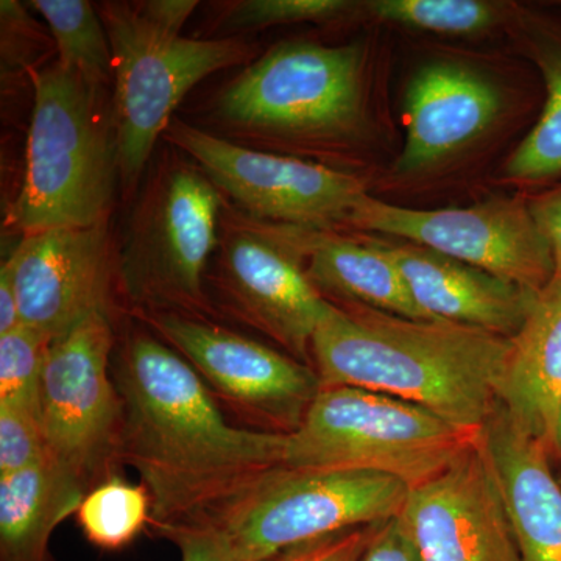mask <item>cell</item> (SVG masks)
<instances>
[{
	"mask_svg": "<svg viewBox=\"0 0 561 561\" xmlns=\"http://www.w3.org/2000/svg\"><path fill=\"white\" fill-rule=\"evenodd\" d=\"M113 51V127L117 169L127 190L136 186L173 111L210 73L242 65V39H191L150 21L138 3H102Z\"/></svg>",
	"mask_w": 561,
	"mask_h": 561,
	"instance_id": "obj_6",
	"label": "cell"
},
{
	"mask_svg": "<svg viewBox=\"0 0 561 561\" xmlns=\"http://www.w3.org/2000/svg\"><path fill=\"white\" fill-rule=\"evenodd\" d=\"M400 518L424 561H522L479 438L448 468L409 490Z\"/></svg>",
	"mask_w": 561,
	"mask_h": 561,
	"instance_id": "obj_14",
	"label": "cell"
},
{
	"mask_svg": "<svg viewBox=\"0 0 561 561\" xmlns=\"http://www.w3.org/2000/svg\"><path fill=\"white\" fill-rule=\"evenodd\" d=\"M522 561H561V485L548 449L496 409L479 435Z\"/></svg>",
	"mask_w": 561,
	"mask_h": 561,
	"instance_id": "obj_18",
	"label": "cell"
},
{
	"mask_svg": "<svg viewBox=\"0 0 561 561\" xmlns=\"http://www.w3.org/2000/svg\"><path fill=\"white\" fill-rule=\"evenodd\" d=\"M20 301H18L16 283L9 260L0 267V335L21 327Z\"/></svg>",
	"mask_w": 561,
	"mask_h": 561,
	"instance_id": "obj_34",
	"label": "cell"
},
{
	"mask_svg": "<svg viewBox=\"0 0 561 561\" xmlns=\"http://www.w3.org/2000/svg\"><path fill=\"white\" fill-rule=\"evenodd\" d=\"M219 249V289L232 312L289 356L309 359L313 334L331 301L302 265L301 228L225 213Z\"/></svg>",
	"mask_w": 561,
	"mask_h": 561,
	"instance_id": "obj_11",
	"label": "cell"
},
{
	"mask_svg": "<svg viewBox=\"0 0 561 561\" xmlns=\"http://www.w3.org/2000/svg\"><path fill=\"white\" fill-rule=\"evenodd\" d=\"M379 524L354 527L302 542L261 561H359Z\"/></svg>",
	"mask_w": 561,
	"mask_h": 561,
	"instance_id": "obj_29",
	"label": "cell"
},
{
	"mask_svg": "<svg viewBox=\"0 0 561 561\" xmlns=\"http://www.w3.org/2000/svg\"><path fill=\"white\" fill-rule=\"evenodd\" d=\"M348 225L426 247L534 291L556 273L529 203L493 198L470 208L411 209L365 195Z\"/></svg>",
	"mask_w": 561,
	"mask_h": 561,
	"instance_id": "obj_13",
	"label": "cell"
},
{
	"mask_svg": "<svg viewBox=\"0 0 561 561\" xmlns=\"http://www.w3.org/2000/svg\"><path fill=\"white\" fill-rule=\"evenodd\" d=\"M531 216L551 247L556 273L561 275V187L529 203Z\"/></svg>",
	"mask_w": 561,
	"mask_h": 561,
	"instance_id": "obj_32",
	"label": "cell"
},
{
	"mask_svg": "<svg viewBox=\"0 0 561 561\" xmlns=\"http://www.w3.org/2000/svg\"><path fill=\"white\" fill-rule=\"evenodd\" d=\"M114 346L110 313H95L51 341L39 383L47 454L88 493L122 465L124 402L111 375Z\"/></svg>",
	"mask_w": 561,
	"mask_h": 561,
	"instance_id": "obj_9",
	"label": "cell"
},
{
	"mask_svg": "<svg viewBox=\"0 0 561 561\" xmlns=\"http://www.w3.org/2000/svg\"><path fill=\"white\" fill-rule=\"evenodd\" d=\"M50 339L31 327L0 335V402L39 404V383Z\"/></svg>",
	"mask_w": 561,
	"mask_h": 561,
	"instance_id": "obj_26",
	"label": "cell"
},
{
	"mask_svg": "<svg viewBox=\"0 0 561 561\" xmlns=\"http://www.w3.org/2000/svg\"><path fill=\"white\" fill-rule=\"evenodd\" d=\"M7 260L13 268L22 324L50 341L95 313H110L117 261L106 221L24 234Z\"/></svg>",
	"mask_w": 561,
	"mask_h": 561,
	"instance_id": "obj_15",
	"label": "cell"
},
{
	"mask_svg": "<svg viewBox=\"0 0 561 561\" xmlns=\"http://www.w3.org/2000/svg\"><path fill=\"white\" fill-rule=\"evenodd\" d=\"M413 301L430 320L449 321L513 339L538 291L415 243H386Z\"/></svg>",
	"mask_w": 561,
	"mask_h": 561,
	"instance_id": "obj_16",
	"label": "cell"
},
{
	"mask_svg": "<svg viewBox=\"0 0 561 561\" xmlns=\"http://www.w3.org/2000/svg\"><path fill=\"white\" fill-rule=\"evenodd\" d=\"M49 25L62 68L73 70L92 87L108 83L113 51L102 18L87 0H32Z\"/></svg>",
	"mask_w": 561,
	"mask_h": 561,
	"instance_id": "obj_23",
	"label": "cell"
},
{
	"mask_svg": "<svg viewBox=\"0 0 561 561\" xmlns=\"http://www.w3.org/2000/svg\"><path fill=\"white\" fill-rule=\"evenodd\" d=\"M500 110V91L481 73L453 62L424 66L405 92V140L397 171L420 172L463 149Z\"/></svg>",
	"mask_w": 561,
	"mask_h": 561,
	"instance_id": "obj_17",
	"label": "cell"
},
{
	"mask_svg": "<svg viewBox=\"0 0 561 561\" xmlns=\"http://www.w3.org/2000/svg\"><path fill=\"white\" fill-rule=\"evenodd\" d=\"M164 136L253 219L323 231L348 224L351 213L367 195L362 181L350 173L249 149L186 122L173 119Z\"/></svg>",
	"mask_w": 561,
	"mask_h": 561,
	"instance_id": "obj_10",
	"label": "cell"
},
{
	"mask_svg": "<svg viewBox=\"0 0 561 561\" xmlns=\"http://www.w3.org/2000/svg\"><path fill=\"white\" fill-rule=\"evenodd\" d=\"M556 456H560L561 457V408H560V413H559V420H557Z\"/></svg>",
	"mask_w": 561,
	"mask_h": 561,
	"instance_id": "obj_35",
	"label": "cell"
},
{
	"mask_svg": "<svg viewBox=\"0 0 561 561\" xmlns=\"http://www.w3.org/2000/svg\"><path fill=\"white\" fill-rule=\"evenodd\" d=\"M221 192L186 164L162 168L136 206L117 260L122 287L142 313L206 319V265L219 247Z\"/></svg>",
	"mask_w": 561,
	"mask_h": 561,
	"instance_id": "obj_7",
	"label": "cell"
},
{
	"mask_svg": "<svg viewBox=\"0 0 561 561\" xmlns=\"http://www.w3.org/2000/svg\"><path fill=\"white\" fill-rule=\"evenodd\" d=\"M31 76L25 175L7 225L24 236L103 224L119 169L116 138L99 111L101 88L58 61Z\"/></svg>",
	"mask_w": 561,
	"mask_h": 561,
	"instance_id": "obj_3",
	"label": "cell"
},
{
	"mask_svg": "<svg viewBox=\"0 0 561 561\" xmlns=\"http://www.w3.org/2000/svg\"><path fill=\"white\" fill-rule=\"evenodd\" d=\"M362 9L381 22L451 36L489 31L504 16V7L485 0H373Z\"/></svg>",
	"mask_w": 561,
	"mask_h": 561,
	"instance_id": "obj_25",
	"label": "cell"
},
{
	"mask_svg": "<svg viewBox=\"0 0 561 561\" xmlns=\"http://www.w3.org/2000/svg\"><path fill=\"white\" fill-rule=\"evenodd\" d=\"M409 490L401 479L378 471L280 465L203 526L219 531L236 560L261 561L302 542L394 518Z\"/></svg>",
	"mask_w": 561,
	"mask_h": 561,
	"instance_id": "obj_5",
	"label": "cell"
},
{
	"mask_svg": "<svg viewBox=\"0 0 561 561\" xmlns=\"http://www.w3.org/2000/svg\"><path fill=\"white\" fill-rule=\"evenodd\" d=\"M77 522L87 540L103 551H121L151 523L149 490L119 474L92 489L81 501Z\"/></svg>",
	"mask_w": 561,
	"mask_h": 561,
	"instance_id": "obj_24",
	"label": "cell"
},
{
	"mask_svg": "<svg viewBox=\"0 0 561 561\" xmlns=\"http://www.w3.org/2000/svg\"><path fill=\"white\" fill-rule=\"evenodd\" d=\"M217 110L228 127L254 138H345L364 113V54L359 46L280 43L221 91Z\"/></svg>",
	"mask_w": 561,
	"mask_h": 561,
	"instance_id": "obj_8",
	"label": "cell"
},
{
	"mask_svg": "<svg viewBox=\"0 0 561 561\" xmlns=\"http://www.w3.org/2000/svg\"><path fill=\"white\" fill-rule=\"evenodd\" d=\"M360 9L348 0H243L225 16L230 31H257L273 25L343 20Z\"/></svg>",
	"mask_w": 561,
	"mask_h": 561,
	"instance_id": "obj_27",
	"label": "cell"
},
{
	"mask_svg": "<svg viewBox=\"0 0 561 561\" xmlns=\"http://www.w3.org/2000/svg\"><path fill=\"white\" fill-rule=\"evenodd\" d=\"M511 350V339L463 324L331 302L311 359L321 387L379 391L481 432L500 408Z\"/></svg>",
	"mask_w": 561,
	"mask_h": 561,
	"instance_id": "obj_2",
	"label": "cell"
},
{
	"mask_svg": "<svg viewBox=\"0 0 561 561\" xmlns=\"http://www.w3.org/2000/svg\"><path fill=\"white\" fill-rule=\"evenodd\" d=\"M359 561H424L400 515L379 524Z\"/></svg>",
	"mask_w": 561,
	"mask_h": 561,
	"instance_id": "obj_30",
	"label": "cell"
},
{
	"mask_svg": "<svg viewBox=\"0 0 561 561\" xmlns=\"http://www.w3.org/2000/svg\"><path fill=\"white\" fill-rule=\"evenodd\" d=\"M46 456L39 404L0 402V478L25 470Z\"/></svg>",
	"mask_w": 561,
	"mask_h": 561,
	"instance_id": "obj_28",
	"label": "cell"
},
{
	"mask_svg": "<svg viewBox=\"0 0 561 561\" xmlns=\"http://www.w3.org/2000/svg\"><path fill=\"white\" fill-rule=\"evenodd\" d=\"M142 319L250 430L291 434L321 389L312 365L206 319L173 312Z\"/></svg>",
	"mask_w": 561,
	"mask_h": 561,
	"instance_id": "obj_12",
	"label": "cell"
},
{
	"mask_svg": "<svg viewBox=\"0 0 561 561\" xmlns=\"http://www.w3.org/2000/svg\"><path fill=\"white\" fill-rule=\"evenodd\" d=\"M309 278L324 298L405 319L430 320L413 301L400 268L379 241L301 230Z\"/></svg>",
	"mask_w": 561,
	"mask_h": 561,
	"instance_id": "obj_20",
	"label": "cell"
},
{
	"mask_svg": "<svg viewBox=\"0 0 561 561\" xmlns=\"http://www.w3.org/2000/svg\"><path fill=\"white\" fill-rule=\"evenodd\" d=\"M500 390L513 423L556 456L561 408V275L538 291L515 337Z\"/></svg>",
	"mask_w": 561,
	"mask_h": 561,
	"instance_id": "obj_19",
	"label": "cell"
},
{
	"mask_svg": "<svg viewBox=\"0 0 561 561\" xmlns=\"http://www.w3.org/2000/svg\"><path fill=\"white\" fill-rule=\"evenodd\" d=\"M111 375L124 402L122 465L151 497L158 535L209 522L264 472L284 465L287 435L232 426L190 362L151 332L114 346Z\"/></svg>",
	"mask_w": 561,
	"mask_h": 561,
	"instance_id": "obj_1",
	"label": "cell"
},
{
	"mask_svg": "<svg viewBox=\"0 0 561 561\" xmlns=\"http://www.w3.org/2000/svg\"><path fill=\"white\" fill-rule=\"evenodd\" d=\"M531 44V57L540 68L548 98L540 119L505 164V173L524 183L561 173V31L541 28Z\"/></svg>",
	"mask_w": 561,
	"mask_h": 561,
	"instance_id": "obj_22",
	"label": "cell"
},
{
	"mask_svg": "<svg viewBox=\"0 0 561 561\" xmlns=\"http://www.w3.org/2000/svg\"><path fill=\"white\" fill-rule=\"evenodd\" d=\"M198 2L194 0H150V2H138L139 10L153 21L154 24L175 33H181L186 21L190 20L192 11Z\"/></svg>",
	"mask_w": 561,
	"mask_h": 561,
	"instance_id": "obj_33",
	"label": "cell"
},
{
	"mask_svg": "<svg viewBox=\"0 0 561 561\" xmlns=\"http://www.w3.org/2000/svg\"><path fill=\"white\" fill-rule=\"evenodd\" d=\"M479 434L379 391L321 387L287 435L284 465L378 471L412 489L448 468Z\"/></svg>",
	"mask_w": 561,
	"mask_h": 561,
	"instance_id": "obj_4",
	"label": "cell"
},
{
	"mask_svg": "<svg viewBox=\"0 0 561 561\" xmlns=\"http://www.w3.org/2000/svg\"><path fill=\"white\" fill-rule=\"evenodd\" d=\"M162 537L179 546L181 561H238L213 527H187L168 531Z\"/></svg>",
	"mask_w": 561,
	"mask_h": 561,
	"instance_id": "obj_31",
	"label": "cell"
},
{
	"mask_svg": "<svg viewBox=\"0 0 561 561\" xmlns=\"http://www.w3.org/2000/svg\"><path fill=\"white\" fill-rule=\"evenodd\" d=\"M88 490L50 459L0 478V561H51V534L79 511Z\"/></svg>",
	"mask_w": 561,
	"mask_h": 561,
	"instance_id": "obj_21",
	"label": "cell"
}]
</instances>
